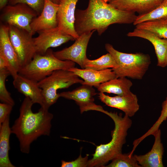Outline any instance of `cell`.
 Returning <instances> with one entry per match:
<instances>
[{
  "instance_id": "ffe728a7",
  "label": "cell",
  "mask_w": 167,
  "mask_h": 167,
  "mask_svg": "<svg viewBox=\"0 0 167 167\" xmlns=\"http://www.w3.org/2000/svg\"><path fill=\"white\" fill-rule=\"evenodd\" d=\"M13 78V84L17 91L29 98L33 103L43 106V98L41 89L38 82L19 74Z\"/></svg>"
},
{
  "instance_id": "e575fe53",
  "label": "cell",
  "mask_w": 167,
  "mask_h": 167,
  "mask_svg": "<svg viewBox=\"0 0 167 167\" xmlns=\"http://www.w3.org/2000/svg\"><path fill=\"white\" fill-rule=\"evenodd\" d=\"M103 0L105 2L107 3L108 2H109L110 0Z\"/></svg>"
},
{
  "instance_id": "9c48e42d",
  "label": "cell",
  "mask_w": 167,
  "mask_h": 167,
  "mask_svg": "<svg viewBox=\"0 0 167 167\" xmlns=\"http://www.w3.org/2000/svg\"><path fill=\"white\" fill-rule=\"evenodd\" d=\"M71 91L59 93L60 97L74 101L79 106L80 113L90 110L102 112L103 107L94 102V96L97 94L92 86L85 84Z\"/></svg>"
},
{
  "instance_id": "30bf717a",
  "label": "cell",
  "mask_w": 167,
  "mask_h": 167,
  "mask_svg": "<svg viewBox=\"0 0 167 167\" xmlns=\"http://www.w3.org/2000/svg\"><path fill=\"white\" fill-rule=\"evenodd\" d=\"M95 31L84 33L75 39L74 43L68 47L54 52L55 56L62 60H70L79 65L84 69V63L86 56V50L89 41Z\"/></svg>"
},
{
  "instance_id": "484cf974",
  "label": "cell",
  "mask_w": 167,
  "mask_h": 167,
  "mask_svg": "<svg viewBox=\"0 0 167 167\" xmlns=\"http://www.w3.org/2000/svg\"><path fill=\"white\" fill-rule=\"evenodd\" d=\"M112 162L106 167H141L136 160L134 155L130 153L119 154L112 160Z\"/></svg>"
},
{
  "instance_id": "8fae6325",
  "label": "cell",
  "mask_w": 167,
  "mask_h": 167,
  "mask_svg": "<svg viewBox=\"0 0 167 167\" xmlns=\"http://www.w3.org/2000/svg\"><path fill=\"white\" fill-rule=\"evenodd\" d=\"M33 38L36 53L43 54L50 48L56 47L75 39L61 31L58 27L41 31Z\"/></svg>"
},
{
  "instance_id": "1f68e13d",
  "label": "cell",
  "mask_w": 167,
  "mask_h": 167,
  "mask_svg": "<svg viewBox=\"0 0 167 167\" xmlns=\"http://www.w3.org/2000/svg\"><path fill=\"white\" fill-rule=\"evenodd\" d=\"M8 62L2 56L0 55V70L5 68L8 70Z\"/></svg>"
},
{
  "instance_id": "4dcf8cb0",
  "label": "cell",
  "mask_w": 167,
  "mask_h": 167,
  "mask_svg": "<svg viewBox=\"0 0 167 167\" xmlns=\"http://www.w3.org/2000/svg\"><path fill=\"white\" fill-rule=\"evenodd\" d=\"M13 106L8 104L0 103V126L9 116Z\"/></svg>"
},
{
  "instance_id": "5bb4252c",
  "label": "cell",
  "mask_w": 167,
  "mask_h": 167,
  "mask_svg": "<svg viewBox=\"0 0 167 167\" xmlns=\"http://www.w3.org/2000/svg\"><path fill=\"white\" fill-rule=\"evenodd\" d=\"M0 55L7 61L8 70L13 78L17 75L21 68L19 59L10 39L9 27L5 24L0 26Z\"/></svg>"
},
{
  "instance_id": "ac0fdd59",
  "label": "cell",
  "mask_w": 167,
  "mask_h": 167,
  "mask_svg": "<svg viewBox=\"0 0 167 167\" xmlns=\"http://www.w3.org/2000/svg\"><path fill=\"white\" fill-rule=\"evenodd\" d=\"M161 135L160 129L153 134L154 142L151 150L148 152L143 155H134L138 164L141 167H164L162 162L164 150L161 141Z\"/></svg>"
},
{
  "instance_id": "9a60e30c",
  "label": "cell",
  "mask_w": 167,
  "mask_h": 167,
  "mask_svg": "<svg viewBox=\"0 0 167 167\" xmlns=\"http://www.w3.org/2000/svg\"><path fill=\"white\" fill-rule=\"evenodd\" d=\"M98 95L99 99L106 105L121 110L129 117L133 116L139 110L137 96L131 92L126 95L113 97L101 92H100Z\"/></svg>"
},
{
  "instance_id": "e0dca14e",
  "label": "cell",
  "mask_w": 167,
  "mask_h": 167,
  "mask_svg": "<svg viewBox=\"0 0 167 167\" xmlns=\"http://www.w3.org/2000/svg\"><path fill=\"white\" fill-rule=\"evenodd\" d=\"M68 71L72 72L84 80L82 84L89 85L96 88L101 84L117 78L116 75L112 69L96 70L92 69H80L74 67Z\"/></svg>"
},
{
  "instance_id": "603a6c76",
  "label": "cell",
  "mask_w": 167,
  "mask_h": 167,
  "mask_svg": "<svg viewBox=\"0 0 167 167\" xmlns=\"http://www.w3.org/2000/svg\"><path fill=\"white\" fill-rule=\"evenodd\" d=\"M84 69L102 70L110 68H116L118 64L113 57L109 53L93 60L87 58L84 63Z\"/></svg>"
},
{
  "instance_id": "8992f818",
  "label": "cell",
  "mask_w": 167,
  "mask_h": 167,
  "mask_svg": "<svg viewBox=\"0 0 167 167\" xmlns=\"http://www.w3.org/2000/svg\"><path fill=\"white\" fill-rule=\"evenodd\" d=\"M77 75L68 70L55 71L50 75L38 82L41 89L43 98L42 107L48 109L60 97L57 92L59 89L66 88L76 84H81L84 81Z\"/></svg>"
},
{
  "instance_id": "5b68a950",
  "label": "cell",
  "mask_w": 167,
  "mask_h": 167,
  "mask_svg": "<svg viewBox=\"0 0 167 167\" xmlns=\"http://www.w3.org/2000/svg\"><path fill=\"white\" fill-rule=\"evenodd\" d=\"M107 51L115 60L118 67L112 68L117 78L127 77L132 79H142L151 64V59L147 54L142 53L129 54L115 49L111 44L105 45Z\"/></svg>"
},
{
  "instance_id": "83f0119b",
  "label": "cell",
  "mask_w": 167,
  "mask_h": 167,
  "mask_svg": "<svg viewBox=\"0 0 167 167\" xmlns=\"http://www.w3.org/2000/svg\"><path fill=\"white\" fill-rule=\"evenodd\" d=\"M167 118V97L162 104V110L160 115L153 125L143 135L134 141L135 145L138 146L146 137L152 135L159 129L162 123Z\"/></svg>"
},
{
  "instance_id": "4316f807",
  "label": "cell",
  "mask_w": 167,
  "mask_h": 167,
  "mask_svg": "<svg viewBox=\"0 0 167 167\" xmlns=\"http://www.w3.org/2000/svg\"><path fill=\"white\" fill-rule=\"evenodd\" d=\"M11 73L7 69L0 70V100L2 103L10 105L13 106L15 104L10 93L6 86V80Z\"/></svg>"
},
{
  "instance_id": "7402d4cb",
  "label": "cell",
  "mask_w": 167,
  "mask_h": 167,
  "mask_svg": "<svg viewBox=\"0 0 167 167\" xmlns=\"http://www.w3.org/2000/svg\"><path fill=\"white\" fill-rule=\"evenodd\" d=\"M132 83L125 77L115 78L101 84L97 88L100 92H106L123 96L131 92Z\"/></svg>"
},
{
  "instance_id": "d4e9b609",
  "label": "cell",
  "mask_w": 167,
  "mask_h": 167,
  "mask_svg": "<svg viewBox=\"0 0 167 167\" xmlns=\"http://www.w3.org/2000/svg\"><path fill=\"white\" fill-rule=\"evenodd\" d=\"M156 20H167V0H164L158 6L151 12L137 16L133 24L135 26L144 22Z\"/></svg>"
},
{
  "instance_id": "6da1fadb",
  "label": "cell",
  "mask_w": 167,
  "mask_h": 167,
  "mask_svg": "<svg viewBox=\"0 0 167 167\" xmlns=\"http://www.w3.org/2000/svg\"><path fill=\"white\" fill-rule=\"evenodd\" d=\"M137 16L135 13L118 9L103 0H89L86 9L75 12V29L79 36L95 30L101 35L111 24H133Z\"/></svg>"
},
{
  "instance_id": "277c9868",
  "label": "cell",
  "mask_w": 167,
  "mask_h": 167,
  "mask_svg": "<svg viewBox=\"0 0 167 167\" xmlns=\"http://www.w3.org/2000/svg\"><path fill=\"white\" fill-rule=\"evenodd\" d=\"M75 65L72 61L57 58L49 48L43 54L36 53L29 63L20 68L18 74L38 82L55 71L68 70Z\"/></svg>"
},
{
  "instance_id": "4fadbf2b",
  "label": "cell",
  "mask_w": 167,
  "mask_h": 167,
  "mask_svg": "<svg viewBox=\"0 0 167 167\" xmlns=\"http://www.w3.org/2000/svg\"><path fill=\"white\" fill-rule=\"evenodd\" d=\"M58 7L59 4L55 3L51 0H44L41 12L32 20L30 24L33 35L36 32L58 26L57 14Z\"/></svg>"
},
{
  "instance_id": "7c38bea8",
  "label": "cell",
  "mask_w": 167,
  "mask_h": 167,
  "mask_svg": "<svg viewBox=\"0 0 167 167\" xmlns=\"http://www.w3.org/2000/svg\"><path fill=\"white\" fill-rule=\"evenodd\" d=\"M78 0H61L59 4L57 14L58 27L63 32L75 39L79 36L75 28V14L76 3Z\"/></svg>"
},
{
  "instance_id": "3957f363",
  "label": "cell",
  "mask_w": 167,
  "mask_h": 167,
  "mask_svg": "<svg viewBox=\"0 0 167 167\" xmlns=\"http://www.w3.org/2000/svg\"><path fill=\"white\" fill-rule=\"evenodd\" d=\"M102 113L113 120L114 128L112 133V139L108 143L96 146L92 157L88 160V167H104L108 162L122 153L123 145L126 142L127 131L131 127L132 120L130 117L117 113L109 112L104 109Z\"/></svg>"
},
{
  "instance_id": "cb8c5ba5",
  "label": "cell",
  "mask_w": 167,
  "mask_h": 167,
  "mask_svg": "<svg viewBox=\"0 0 167 167\" xmlns=\"http://www.w3.org/2000/svg\"><path fill=\"white\" fill-rule=\"evenodd\" d=\"M135 27L150 31L160 38L167 39V20H156L146 21L136 25Z\"/></svg>"
},
{
  "instance_id": "44dd1931",
  "label": "cell",
  "mask_w": 167,
  "mask_h": 167,
  "mask_svg": "<svg viewBox=\"0 0 167 167\" xmlns=\"http://www.w3.org/2000/svg\"><path fill=\"white\" fill-rule=\"evenodd\" d=\"M8 116L0 126V167H15L10 161L9 153L10 149L9 139L12 133Z\"/></svg>"
},
{
  "instance_id": "7a4b0ae2",
  "label": "cell",
  "mask_w": 167,
  "mask_h": 167,
  "mask_svg": "<svg viewBox=\"0 0 167 167\" xmlns=\"http://www.w3.org/2000/svg\"><path fill=\"white\" fill-rule=\"evenodd\" d=\"M34 104L25 97L19 109V115L11 128L19 143L20 151L28 154L31 144L42 135L49 136L52 126L53 114L49 109L41 107L38 111L33 113L32 107Z\"/></svg>"
},
{
  "instance_id": "f1b7e54d",
  "label": "cell",
  "mask_w": 167,
  "mask_h": 167,
  "mask_svg": "<svg viewBox=\"0 0 167 167\" xmlns=\"http://www.w3.org/2000/svg\"><path fill=\"white\" fill-rule=\"evenodd\" d=\"M8 3L11 5L19 3L26 4L33 9L38 15L43 9L44 0H8Z\"/></svg>"
},
{
  "instance_id": "2e32d148",
  "label": "cell",
  "mask_w": 167,
  "mask_h": 167,
  "mask_svg": "<svg viewBox=\"0 0 167 167\" xmlns=\"http://www.w3.org/2000/svg\"><path fill=\"white\" fill-rule=\"evenodd\" d=\"M127 35L129 37H140L149 41L155 49L157 59V66L162 67L167 66V39L160 38L150 31L136 28Z\"/></svg>"
},
{
  "instance_id": "52a82bcc",
  "label": "cell",
  "mask_w": 167,
  "mask_h": 167,
  "mask_svg": "<svg viewBox=\"0 0 167 167\" xmlns=\"http://www.w3.org/2000/svg\"><path fill=\"white\" fill-rule=\"evenodd\" d=\"M8 25L10 39L18 56L21 68L29 63L36 53L33 35L23 29Z\"/></svg>"
},
{
  "instance_id": "ba28073f",
  "label": "cell",
  "mask_w": 167,
  "mask_h": 167,
  "mask_svg": "<svg viewBox=\"0 0 167 167\" xmlns=\"http://www.w3.org/2000/svg\"><path fill=\"white\" fill-rule=\"evenodd\" d=\"M2 10L1 19L5 24L23 29L33 35L30 24L38 15L30 7L24 3H19L6 5Z\"/></svg>"
},
{
  "instance_id": "836d02e7",
  "label": "cell",
  "mask_w": 167,
  "mask_h": 167,
  "mask_svg": "<svg viewBox=\"0 0 167 167\" xmlns=\"http://www.w3.org/2000/svg\"><path fill=\"white\" fill-rule=\"evenodd\" d=\"M51 0L55 3L59 4V3H60L61 0Z\"/></svg>"
},
{
  "instance_id": "f546056e",
  "label": "cell",
  "mask_w": 167,
  "mask_h": 167,
  "mask_svg": "<svg viewBox=\"0 0 167 167\" xmlns=\"http://www.w3.org/2000/svg\"><path fill=\"white\" fill-rule=\"evenodd\" d=\"M89 155L87 154L84 157H82L81 153L77 158L71 161L62 160L61 167H88Z\"/></svg>"
},
{
  "instance_id": "d6986e66",
  "label": "cell",
  "mask_w": 167,
  "mask_h": 167,
  "mask_svg": "<svg viewBox=\"0 0 167 167\" xmlns=\"http://www.w3.org/2000/svg\"><path fill=\"white\" fill-rule=\"evenodd\" d=\"M164 0H110L109 3L126 11L137 12L139 15L148 13L158 6Z\"/></svg>"
},
{
  "instance_id": "d6a6232c",
  "label": "cell",
  "mask_w": 167,
  "mask_h": 167,
  "mask_svg": "<svg viewBox=\"0 0 167 167\" xmlns=\"http://www.w3.org/2000/svg\"><path fill=\"white\" fill-rule=\"evenodd\" d=\"M8 3V0H0V9L2 10Z\"/></svg>"
}]
</instances>
